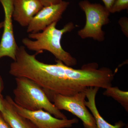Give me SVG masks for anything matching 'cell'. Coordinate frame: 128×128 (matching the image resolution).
<instances>
[{"label":"cell","mask_w":128,"mask_h":128,"mask_svg":"<svg viewBox=\"0 0 128 128\" xmlns=\"http://www.w3.org/2000/svg\"><path fill=\"white\" fill-rule=\"evenodd\" d=\"M104 96L110 97L118 102L128 112V92L121 90L117 86L108 87L103 92Z\"/></svg>","instance_id":"obj_12"},{"label":"cell","mask_w":128,"mask_h":128,"mask_svg":"<svg viewBox=\"0 0 128 128\" xmlns=\"http://www.w3.org/2000/svg\"><path fill=\"white\" fill-rule=\"evenodd\" d=\"M99 89L97 87H90L85 90L86 96L88 100V101H85V105L89 108L94 116L97 128H122L124 126L122 122L120 121L114 125H112L105 121L99 113L96 102V95Z\"/></svg>","instance_id":"obj_11"},{"label":"cell","mask_w":128,"mask_h":128,"mask_svg":"<svg viewBox=\"0 0 128 128\" xmlns=\"http://www.w3.org/2000/svg\"><path fill=\"white\" fill-rule=\"evenodd\" d=\"M11 98L10 96H7L4 98V109L1 112L11 128H36L28 120L16 112L12 104Z\"/></svg>","instance_id":"obj_10"},{"label":"cell","mask_w":128,"mask_h":128,"mask_svg":"<svg viewBox=\"0 0 128 128\" xmlns=\"http://www.w3.org/2000/svg\"><path fill=\"white\" fill-rule=\"evenodd\" d=\"M43 6L58 4L63 1V0H41Z\"/></svg>","instance_id":"obj_15"},{"label":"cell","mask_w":128,"mask_h":128,"mask_svg":"<svg viewBox=\"0 0 128 128\" xmlns=\"http://www.w3.org/2000/svg\"><path fill=\"white\" fill-rule=\"evenodd\" d=\"M3 22H0V30L3 28Z\"/></svg>","instance_id":"obj_20"},{"label":"cell","mask_w":128,"mask_h":128,"mask_svg":"<svg viewBox=\"0 0 128 128\" xmlns=\"http://www.w3.org/2000/svg\"><path fill=\"white\" fill-rule=\"evenodd\" d=\"M70 2L63 0L57 4L44 6L34 16L27 26L29 33L38 32L54 22H57L68 6Z\"/></svg>","instance_id":"obj_8"},{"label":"cell","mask_w":128,"mask_h":128,"mask_svg":"<svg viewBox=\"0 0 128 128\" xmlns=\"http://www.w3.org/2000/svg\"><path fill=\"white\" fill-rule=\"evenodd\" d=\"M115 0H102L106 8L110 12V10Z\"/></svg>","instance_id":"obj_17"},{"label":"cell","mask_w":128,"mask_h":128,"mask_svg":"<svg viewBox=\"0 0 128 128\" xmlns=\"http://www.w3.org/2000/svg\"><path fill=\"white\" fill-rule=\"evenodd\" d=\"M86 98L85 91L70 96L57 94L51 102L58 110H66L80 118L85 128H97L94 116L85 105Z\"/></svg>","instance_id":"obj_5"},{"label":"cell","mask_w":128,"mask_h":128,"mask_svg":"<svg viewBox=\"0 0 128 128\" xmlns=\"http://www.w3.org/2000/svg\"><path fill=\"white\" fill-rule=\"evenodd\" d=\"M4 89V84L2 78L0 76V95H1L2 90Z\"/></svg>","instance_id":"obj_19"},{"label":"cell","mask_w":128,"mask_h":128,"mask_svg":"<svg viewBox=\"0 0 128 128\" xmlns=\"http://www.w3.org/2000/svg\"><path fill=\"white\" fill-rule=\"evenodd\" d=\"M128 0H115L110 11V13H114L128 9Z\"/></svg>","instance_id":"obj_13"},{"label":"cell","mask_w":128,"mask_h":128,"mask_svg":"<svg viewBox=\"0 0 128 128\" xmlns=\"http://www.w3.org/2000/svg\"><path fill=\"white\" fill-rule=\"evenodd\" d=\"M0 128H11L0 112Z\"/></svg>","instance_id":"obj_16"},{"label":"cell","mask_w":128,"mask_h":128,"mask_svg":"<svg viewBox=\"0 0 128 128\" xmlns=\"http://www.w3.org/2000/svg\"><path fill=\"white\" fill-rule=\"evenodd\" d=\"M11 102L18 114L28 120L36 128H70L79 122L76 118L71 119L57 118L42 109L30 111L24 109L16 104L12 98Z\"/></svg>","instance_id":"obj_6"},{"label":"cell","mask_w":128,"mask_h":128,"mask_svg":"<svg viewBox=\"0 0 128 128\" xmlns=\"http://www.w3.org/2000/svg\"><path fill=\"white\" fill-rule=\"evenodd\" d=\"M79 5L86 14V23L78 31V35L82 39L91 38L99 42L104 41L105 33L102 27L109 22L110 12L105 6L86 0L80 2Z\"/></svg>","instance_id":"obj_4"},{"label":"cell","mask_w":128,"mask_h":128,"mask_svg":"<svg viewBox=\"0 0 128 128\" xmlns=\"http://www.w3.org/2000/svg\"><path fill=\"white\" fill-rule=\"evenodd\" d=\"M43 7L41 0H14L13 20L22 26L27 27Z\"/></svg>","instance_id":"obj_9"},{"label":"cell","mask_w":128,"mask_h":128,"mask_svg":"<svg viewBox=\"0 0 128 128\" xmlns=\"http://www.w3.org/2000/svg\"><path fill=\"white\" fill-rule=\"evenodd\" d=\"M4 98L2 97V95H0V112H1L4 109Z\"/></svg>","instance_id":"obj_18"},{"label":"cell","mask_w":128,"mask_h":128,"mask_svg":"<svg viewBox=\"0 0 128 128\" xmlns=\"http://www.w3.org/2000/svg\"><path fill=\"white\" fill-rule=\"evenodd\" d=\"M118 23L121 26V30L124 34L128 37V19L126 17L121 18L118 21Z\"/></svg>","instance_id":"obj_14"},{"label":"cell","mask_w":128,"mask_h":128,"mask_svg":"<svg viewBox=\"0 0 128 128\" xmlns=\"http://www.w3.org/2000/svg\"><path fill=\"white\" fill-rule=\"evenodd\" d=\"M14 0H0L4 12L3 33L0 42V59L7 57L16 60L18 46L14 36L12 24Z\"/></svg>","instance_id":"obj_7"},{"label":"cell","mask_w":128,"mask_h":128,"mask_svg":"<svg viewBox=\"0 0 128 128\" xmlns=\"http://www.w3.org/2000/svg\"><path fill=\"white\" fill-rule=\"evenodd\" d=\"M16 86L13 90V99L19 106L26 110L42 109L59 119L66 116L50 102L43 89L33 81L25 77H16Z\"/></svg>","instance_id":"obj_3"},{"label":"cell","mask_w":128,"mask_h":128,"mask_svg":"<svg viewBox=\"0 0 128 128\" xmlns=\"http://www.w3.org/2000/svg\"><path fill=\"white\" fill-rule=\"evenodd\" d=\"M37 55L24 56L19 64L18 75L39 85L51 102L57 94L72 96L89 88L106 89L112 86L114 74L109 68H98V64L92 63L76 70L58 60L55 64L40 62Z\"/></svg>","instance_id":"obj_1"},{"label":"cell","mask_w":128,"mask_h":128,"mask_svg":"<svg viewBox=\"0 0 128 128\" xmlns=\"http://www.w3.org/2000/svg\"><path fill=\"white\" fill-rule=\"evenodd\" d=\"M57 24L54 22L41 32L29 33L28 38H24L22 43L29 50L41 53L44 50H47L67 66H75L77 64L76 59L64 50L61 44L63 35L72 31L74 26L73 22H70L62 29H58Z\"/></svg>","instance_id":"obj_2"}]
</instances>
